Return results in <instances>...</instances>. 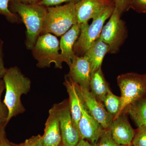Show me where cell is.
<instances>
[{
  "instance_id": "obj_33",
  "label": "cell",
  "mask_w": 146,
  "mask_h": 146,
  "mask_svg": "<svg viewBox=\"0 0 146 146\" xmlns=\"http://www.w3.org/2000/svg\"><path fill=\"white\" fill-rule=\"evenodd\" d=\"M4 146H12V144L10 142H9L6 138H5V140L4 141Z\"/></svg>"
},
{
  "instance_id": "obj_26",
  "label": "cell",
  "mask_w": 146,
  "mask_h": 146,
  "mask_svg": "<svg viewBox=\"0 0 146 146\" xmlns=\"http://www.w3.org/2000/svg\"><path fill=\"white\" fill-rule=\"evenodd\" d=\"M80 1V0H41L37 4L48 7L60 5V4L64 3H76Z\"/></svg>"
},
{
  "instance_id": "obj_11",
  "label": "cell",
  "mask_w": 146,
  "mask_h": 146,
  "mask_svg": "<svg viewBox=\"0 0 146 146\" xmlns=\"http://www.w3.org/2000/svg\"><path fill=\"white\" fill-rule=\"evenodd\" d=\"M68 75L79 87L90 90L91 74V66L84 56L75 54L72 58Z\"/></svg>"
},
{
  "instance_id": "obj_27",
  "label": "cell",
  "mask_w": 146,
  "mask_h": 146,
  "mask_svg": "<svg viewBox=\"0 0 146 146\" xmlns=\"http://www.w3.org/2000/svg\"><path fill=\"white\" fill-rule=\"evenodd\" d=\"M130 7L139 13H146V0H131Z\"/></svg>"
},
{
  "instance_id": "obj_21",
  "label": "cell",
  "mask_w": 146,
  "mask_h": 146,
  "mask_svg": "<svg viewBox=\"0 0 146 146\" xmlns=\"http://www.w3.org/2000/svg\"><path fill=\"white\" fill-rule=\"evenodd\" d=\"M10 0H0V15L4 16L9 23H17L22 22L21 18L9 9Z\"/></svg>"
},
{
  "instance_id": "obj_15",
  "label": "cell",
  "mask_w": 146,
  "mask_h": 146,
  "mask_svg": "<svg viewBox=\"0 0 146 146\" xmlns=\"http://www.w3.org/2000/svg\"><path fill=\"white\" fill-rule=\"evenodd\" d=\"M63 84L69 95L68 101L73 123L78 130V123L82 115V98L79 92L77 85L68 75L65 76Z\"/></svg>"
},
{
  "instance_id": "obj_35",
  "label": "cell",
  "mask_w": 146,
  "mask_h": 146,
  "mask_svg": "<svg viewBox=\"0 0 146 146\" xmlns=\"http://www.w3.org/2000/svg\"><path fill=\"white\" fill-rule=\"evenodd\" d=\"M58 146H64V145H63V143H62V142H61V143H60V144H59V145H58Z\"/></svg>"
},
{
  "instance_id": "obj_10",
  "label": "cell",
  "mask_w": 146,
  "mask_h": 146,
  "mask_svg": "<svg viewBox=\"0 0 146 146\" xmlns=\"http://www.w3.org/2000/svg\"><path fill=\"white\" fill-rule=\"evenodd\" d=\"M104 129L101 125L91 116L82 100V115L78 125L80 139L89 141L95 146Z\"/></svg>"
},
{
  "instance_id": "obj_1",
  "label": "cell",
  "mask_w": 146,
  "mask_h": 146,
  "mask_svg": "<svg viewBox=\"0 0 146 146\" xmlns=\"http://www.w3.org/2000/svg\"><path fill=\"white\" fill-rule=\"evenodd\" d=\"M3 79L6 89L3 103L8 110L7 125L11 118L25 112L21 97L23 95H27L30 91L31 82L17 66L7 69Z\"/></svg>"
},
{
  "instance_id": "obj_28",
  "label": "cell",
  "mask_w": 146,
  "mask_h": 146,
  "mask_svg": "<svg viewBox=\"0 0 146 146\" xmlns=\"http://www.w3.org/2000/svg\"><path fill=\"white\" fill-rule=\"evenodd\" d=\"M3 41L0 38V78H3L6 72L7 68L4 63Z\"/></svg>"
},
{
  "instance_id": "obj_17",
  "label": "cell",
  "mask_w": 146,
  "mask_h": 146,
  "mask_svg": "<svg viewBox=\"0 0 146 146\" xmlns=\"http://www.w3.org/2000/svg\"><path fill=\"white\" fill-rule=\"evenodd\" d=\"M108 45L100 37L86 51L84 56L90 63L91 74L101 68L105 56L108 52Z\"/></svg>"
},
{
  "instance_id": "obj_18",
  "label": "cell",
  "mask_w": 146,
  "mask_h": 146,
  "mask_svg": "<svg viewBox=\"0 0 146 146\" xmlns=\"http://www.w3.org/2000/svg\"><path fill=\"white\" fill-rule=\"evenodd\" d=\"M90 90L98 101L102 103L104 102L108 92L110 89L105 78L101 68L91 74Z\"/></svg>"
},
{
  "instance_id": "obj_25",
  "label": "cell",
  "mask_w": 146,
  "mask_h": 146,
  "mask_svg": "<svg viewBox=\"0 0 146 146\" xmlns=\"http://www.w3.org/2000/svg\"><path fill=\"white\" fill-rule=\"evenodd\" d=\"M11 144L12 146H44L42 141V136L40 135L32 136L22 143Z\"/></svg>"
},
{
  "instance_id": "obj_30",
  "label": "cell",
  "mask_w": 146,
  "mask_h": 146,
  "mask_svg": "<svg viewBox=\"0 0 146 146\" xmlns=\"http://www.w3.org/2000/svg\"><path fill=\"white\" fill-rule=\"evenodd\" d=\"M6 124L5 123L0 122V141L3 140L5 138V128Z\"/></svg>"
},
{
  "instance_id": "obj_7",
  "label": "cell",
  "mask_w": 146,
  "mask_h": 146,
  "mask_svg": "<svg viewBox=\"0 0 146 146\" xmlns=\"http://www.w3.org/2000/svg\"><path fill=\"white\" fill-rule=\"evenodd\" d=\"M121 13L115 7L109 21L103 27L100 37L109 46V53L118 52L127 36V30Z\"/></svg>"
},
{
  "instance_id": "obj_2",
  "label": "cell",
  "mask_w": 146,
  "mask_h": 146,
  "mask_svg": "<svg viewBox=\"0 0 146 146\" xmlns=\"http://www.w3.org/2000/svg\"><path fill=\"white\" fill-rule=\"evenodd\" d=\"M9 9L11 12L20 16L26 28L25 45L31 50L42 34L47 8L38 4L27 5L18 0H10Z\"/></svg>"
},
{
  "instance_id": "obj_3",
  "label": "cell",
  "mask_w": 146,
  "mask_h": 146,
  "mask_svg": "<svg viewBox=\"0 0 146 146\" xmlns=\"http://www.w3.org/2000/svg\"><path fill=\"white\" fill-rule=\"evenodd\" d=\"M75 3H69L63 5L47 7L41 34L50 33L56 36H61L73 25L78 23Z\"/></svg>"
},
{
  "instance_id": "obj_37",
  "label": "cell",
  "mask_w": 146,
  "mask_h": 146,
  "mask_svg": "<svg viewBox=\"0 0 146 146\" xmlns=\"http://www.w3.org/2000/svg\"><path fill=\"white\" fill-rule=\"evenodd\" d=\"M129 146H133V145H131Z\"/></svg>"
},
{
  "instance_id": "obj_4",
  "label": "cell",
  "mask_w": 146,
  "mask_h": 146,
  "mask_svg": "<svg viewBox=\"0 0 146 146\" xmlns=\"http://www.w3.org/2000/svg\"><path fill=\"white\" fill-rule=\"evenodd\" d=\"M117 82L121 90V102L119 111L114 119L118 117L128 106L146 97V74H122L117 78Z\"/></svg>"
},
{
  "instance_id": "obj_22",
  "label": "cell",
  "mask_w": 146,
  "mask_h": 146,
  "mask_svg": "<svg viewBox=\"0 0 146 146\" xmlns=\"http://www.w3.org/2000/svg\"><path fill=\"white\" fill-rule=\"evenodd\" d=\"M95 146H127L119 145L112 138L110 129H104Z\"/></svg>"
},
{
  "instance_id": "obj_29",
  "label": "cell",
  "mask_w": 146,
  "mask_h": 146,
  "mask_svg": "<svg viewBox=\"0 0 146 146\" xmlns=\"http://www.w3.org/2000/svg\"><path fill=\"white\" fill-rule=\"evenodd\" d=\"M131 0H114L115 7L118 9L120 13H122L129 7Z\"/></svg>"
},
{
  "instance_id": "obj_5",
  "label": "cell",
  "mask_w": 146,
  "mask_h": 146,
  "mask_svg": "<svg viewBox=\"0 0 146 146\" xmlns=\"http://www.w3.org/2000/svg\"><path fill=\"white\" fill-rule=\"evenodd\" d=\"M31 52L39 68H50L54 63L55 68L62 69L63 62L60 55L59 41L50 33L41 34L38 37Z\"/></svg>"
},
{
  "instance_id": "obj_23",
  "label": "cell",
  "mask_w": 146,
  "mask_h": 146,
  "mask_svg": "<svg viewBox=\"0 0 146 146\" xmlns=\"http://www.w3.org/2000/svg\"><path fill=\"white\" fill-rule=\"evenodd\" d=\"M134 146H146V126L138 127L132 141Z\"/></svg>"
},
{
  "instance_id": "obj_19",
  "label": "cell",
  "mask_w": 146,
  "mask_h": 146,
  "mask_svg": "<svg viewBox=\"0 0 146 146\" xmlns=\"http://www.w3.org/2000/svg\"><path fill=\"white\" fill-rule=\"evenodd\" d=\"M123 112L129 114L138 127L146 126V97L128 106Z\"/></svg>"
},
{
  "instance_id": "obj_12",
  "label": "cell",
  "mask_w": 146,
  "mask_h": 146,
  "mask_svg": "<svg viewBox=\"0 0 146 146\" xmlns=\"http://www.w3.org/2000/svg\"><path fill=\"white\" fill-rule=\"evenodd\" d=\"M42 137L44 146H58L62 142L57 104H54L49 110Z\"/></svg>"
},
{
  "instance_id": "obj_6",
  "label": "cell",
  "mask_w": 146,
  "mask_h": 146,
  "mask_svg": "<svg viewBox=\"0 0 146 146\" xmlns=\"http://www.w3.org/2000/svg\"><path fill=\"white\" fill-rule=\"evenodd\" d=\"M115 7L114 3L108 6L93 19L91 25L88 23L80 24V33L74 47L75 54L83 56L100 37L105 22L110 17Z\"/></svg>"
},
{
  "instance_id": "obj_14",
  "label": "cell",
  "mask_w": 146,
  "mask_h": 146,
  "mask_svg": "<svg viewBox=\"0 0 146 146\" xmlns=\"http://www.w3.org/2000/svg\"><path fill=\"white\" fill-rule=\"evenodd\" d=\"M110 130L112 138L118 144L127 146L132 145L135 132L125 113L123 112L113 119Z\"/></svg>"
},
{
  "instance_id": "obj_13",
  "label": "cell",
  "mask_w": 146,
  "mask_h": 146,
  "mask_svg": "<svg viewBox=\"0 0 146 146\" xmlns=\"http://www.w3.org/2000/svg\"><path fill=\"white\" fill-rule=\"evenodd\" d=\"M114 3L111 0H80L75 3L78 23H88L108 6Z\"/></svg>"
},
{
  "instance_id": "obj_31",
  "label": "cell",
  "mask_w": 146,
  "mask_h": 146,
  "mask_svg": "<svg viewBox=\"0 0 146 146\" xmlns=\"http://www.w3.org/2000/svg\"><path fill=\"white\" fill-rule=\"evenodd\" d=\"M19 1L27 5H34L38 3L41 0H18Z\"/></svg>"
},
{
  "instance_id": "obj_8",
  "label": "cell",
  "mask_w": 146,
  "mask_h": 146,
  "mask_svg": "<svg viewBox=\"0 0 146 146\" xmlns=\"http://www.w3.org/2000/svg\"><path fill=\"white\" fill-rule=\"evenodd\" d=\"M57 105L62 143L65 146H75L78 143L80 137L78 131L73 123L69 101L65 100Z\"/></svg>"
},
{
  "instance_id": "obj_24",
  "label": "cell",
  "mask_w": 146,
  "mask_h": 146,
  "mask_svg": "<svg viewBox=\"0 0 146 146\" xmlns=\"http://www.w3.org/2000/svg\"><path fill=\"white\" fill-rule=\"evenodd\" d=\"M5 89V85L3 79H0V122L5 123H6L7 119L8 117V110L5 105L2 102L1 100L2 94Z\"/></svg>"
},
{
  "instance_id": "obj_20",
  "label": "cell",
  "mask_w": 146,
  "mask_h": 146,
  "mask_svg": "<svg viewBox=\"0 0 146 146\" xmlns=\"http://www.w3.org/2000/svg\"><path fill=\"white\" fill-rule=\"evenodd\" d=\"M120 102L121 98L115 96L110 90L108 92L103 103L108 112L115 117L119 109Z\"/></svg>"
},
{
  "instance_id": "obj_16",
  "label": "cell",
  "mask_w": 146,
  "mask_h": 146,
  "mask_svg": "<svg viewBox=\"0 0 146 146\" xmlns=\"http://www.w3.org/2000/svg\"><path fill=\"white\" fill-rule=\"evenodd\" d=\"M80 24L73 25L67 32L61 36L59 42L61 59L70 66L74 55V47L80 33Z\"/></svg>"
},
{
  "instance_id": "obj_9",
  "label": "cell",
  "mask_w": 146,
  "mask_h": 146,
  "mask_svg": "<svg viewBox=\"0 0 146 146\" xmlns=\"http://www.w3.org/2000/svg\"><path fill=\"white\" fill-rule=\"evenodd\" d=\"M77 86L84 103L91 116L101 125L104 129H110L114 116L108 112L105 108L104 105L96 98L90 90Z\"/></svg>"
},
{
  "instance_id": "obj_32",
  "label": "cell",
  "mask_w": 146,
  "mask_h": 146,
  "mask_svg": "<svg viewBox=\"0 0 146 146\" xmlns=\"http://www.w3.org/2000/svg\"><path fill=\"white\" fill-rule=\"evenodd\" d=\"M75 146H95L94 145H92L91 143H89V141H86V140H82L80 139L78 143Z\"/></svg>"
},
{
  "instance_id": "obj_34",
  "label": "cell",
  "mask_w": 146,
  "mask_h": 146,
  "mask_svg": "<svg viewBox=\"0 0 146 146\" xmlns=\"http://www.w3.org/2000/svg\"><path fill=\"white\" fill-rule=\"evenodd\" d=\"M6 138H5L3 140L0 141V146H4V143Z\"/></svg>"
},
{
  "instance_id": "obj_36",
  "label": "cell",
  "mask_w": 146,
  "mask_h": 146,
  "mask_svg": "<svg viewBox=\"0 0 146 146\" xmlns=\"http://www.w3.org/2000/svg\"><path fill=\"white\" fill-rule=\"evenodd\" d=\"M111 1H112L113 2H114V0H111Z\"/></svg>"
}]
</instances>
